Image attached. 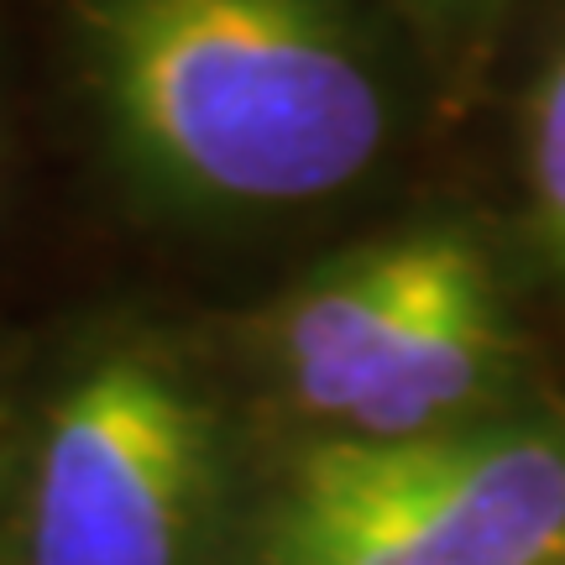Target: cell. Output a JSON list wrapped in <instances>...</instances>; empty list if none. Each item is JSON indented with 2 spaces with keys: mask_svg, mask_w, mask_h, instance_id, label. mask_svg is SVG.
Segmentation results:
<instances>
[{
  "mask_svg": "<svg viewBox=\"0 0 565 565\" xmlns=\"http://www.w3.org/2000/svg\"><path fill=\"white\" fill-rule=\"evenodd\" d=\"M534 173H540V204L565 246V58L555 63L545 95H540V137H534Z\"/></svg>",
  "mask_w": 565,
  "mask_h": 565,
  "instance_id": "8992f818",
  "label": "cell"
},
{
  "mask_svg": "<svg viewBox=\"0 0 565 565\" xmlns=\"http://www.w3.org/2000/svg\"><path fill=\"white\" fill-rule=\"evenodd\" d=\"M79 21L116 126L189 189L320 200L383 141V95L324 0H84Z\"/></svg>",
  "mask_w": 565,
  "mask_h": 565,
  "instance_id": "6da1fadb",
  "label": "cell"
},
{
  "mask_svg": "<svg viewBox=\"0 0 565 565\" xmlns=\"http://www.w3.org/2000/svg\"><path fill=\"white\" fill-rule=\"evenodd\" d=\"M498 351V309L482 257L466 242H445V257L424 288L383 383L356 408L362 435H424V424L477 393Z\"/></svg>",
  "mask_w": 565,
  "mask_h": 565,
  "instance_id": "5b68a950",
  "label": "cell"
},
{
  "mask_svg": "<svg viewBox=\"0 0 565 565\" xmlns=\"http://www.w3.org/2000/svg\"><path fill=\"white\" fill-rule=\"evenodd\" d=\"M204 487V419L173 377L105 356L42 435L32 565H173Z\"/></svg>",
  "mask_w": 565,
  "mask_h": 565,
  "instance_id": "3957f363",
  "label": "cell"
},
{
  "mask_svg": "<svg viewBox=\"0 0 565 565\" xmlns=\"http://www.w3.org/2000/svg\"><path fill=\"white\" fill-rule=\"evenodd\" d=\"M450 236H404L351 257L288 315V366L303 408L356 419L383 383Z\"/></svg>",
  "mask_w": 565,
  "mask_h": 565,
  "instance_id": "277c9868",
  "label": "cell"
},
{
  "mask_svg": "<svg viewBox=\"0 0 565 565\" xmlns=\"http://www.w3.org/2000/svg\"><path fill=\"white\" fill-rule=\"evenodd\" d=\"M565 456L534 435H351L294 471L282 565H550Z\"/></svg>",
  "mask_w": 565,
  "mask_h": 565,
  "instance_id": "7a4b0ae2",
  "label": "cell"
}]
</instances>
